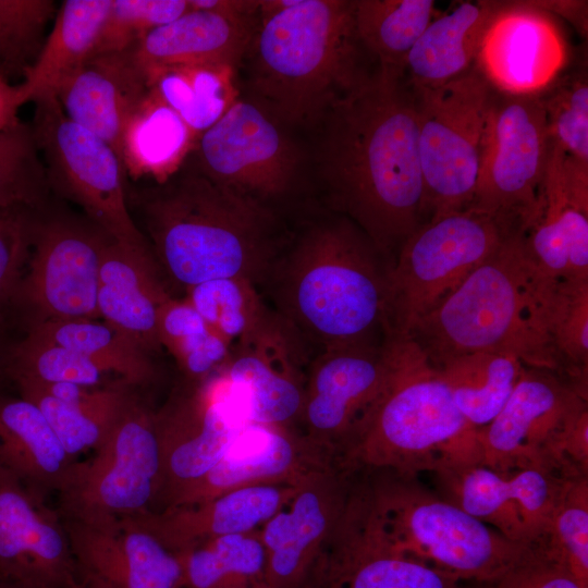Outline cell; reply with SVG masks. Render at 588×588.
I'll return each instance as SVG.
<instances>
[{
    "label": "cell",
    "mask_w": 588,
    "mask_h": 588,
    "mask_svg": "<svg viewBox=\"0 0 588 588\" xmlns=\"http://www.w3.org/2000/svg\"><path fill=\"white\" fill-rule=\"evenodd\" d=\"M524 367L512 355L477 352L452 357L436 368L462 416L478 429L504 406Z\"/></svg>",
    "instance_id": "e575fe53"
},
{
    "label": "cell",
    "mask_w": 588,
    "mask_h": 588,
    "mask_svg": "<svg viewBox=\"0 0 588 588\" xmlns=\"http://www.w3.org/2000/svg\"><path fill=\"white\" fill-rule=\"evenodd\" d=\"M158 339L186 381L197 382L228 364L232 346L184 298L170 296L158 311Z\"/></svg>",
    "instance_id": "b9f144b4"
},
{
    "label": "cell",
    "mask_w": 588,
    "mask_h": 588,
    "mask_svg": "<svg viewBox=\"0 0 588 588\" xmlns=\"http://www.w3.org/2000/svg\"><path fill=\"white\" fill-rule=\"evenodd\" d=\"M320 123L317 162L331 206L391 265L422 223L416 98L404 68L379 63Z\"/></svg>",
    "instance_id": "6da1fadb"
},
{
    "label": "cell",
    "mask_w": 588,
    "mask_h": 588,
    "mask_svg": "<svg viewBox=\"0 0 588 588\" xmlns=\"http://www.w3.org/2000/svg\"><path fill=\"white\" fill-rule=\"evenodd\" d=\"M550 140L564 152L588 162V62L585 44L574 48L566 68L537 95Z\"/></svg>",
    "instance_id": "7bdbcfd3"
},
{
    "label": "cell",
    "mask_w": 588,
    "mask_h": 588,
    "mask_svg": "<svg viewBox=\"0 0 588 588\" xmlns=\"http://www.w3.org/2000/svg\"><path fill=\"white\" fill-rule=\"evenodd\" d=\"M7 370L12 379L26 378L41 383L114 384L106 382L109 373L88 357L29 334L13 348Z\"/></svg>",
    "instance_id": "c3c4849f"
},
{
    "label": "cell",
    "mask_w": 588,
    "mask_h": 588,
    "mask_svg": "<svg viewBox=\"0 0 588 588\" xmlns=\"http://www.w3.org/2000/svg\"><path fill=\"white\" fill-rule=\"evenodd\" d=\"M76 568L63 518L0 466V579L62 588Z\"/></svg>",
    "instance_id": "cb8c5ba5"
},
{
    "label": "cell",
    "mask_w": 588,
    "mask_h": 588,
    "mask_svg": "<svg viewBox=\"0 0 588 588\" xmlns=\"http://www.w3.org/2000/svg\"><path fill=\"white\" fill-rule=\"evenodd\" d=\"M175 554L183 588H266L259 529L206 540Z\"/></svg>",
    "instance_id": "74e56055"
},
{
    "label": "cell",
    "mask_w": 588,
    "mask_h": 588,
    "mask_svg": "<svg viewBox=\"0 0 588 588\" xmlns=\"http://www.w3.org/2000/svg\"><path fill=\"white\" fill-rule=\"evenodd\" d=\"M197 136L151 89L126 125L122 160L126 175L163 183L181 170Z\"/></svg>",
    "instance_id": "836d02e7"
},
{
    "label": "cell",
    "mask_w": 588,
    "mask_h": 588,
    "mask_svg": "<svg viewBox=\"0 0 588 588\" xmlns=\"http://www.w3.org/2000/svg\"><path fill=\"white\" fill-rule=\"evenodd\" d=\"M564 157L551 142L539 211L523 234L531 267L548 282L588 279V189L567 177Z\"/></svg>",
    "instance_id": "484cf974"
},
{
    "label": "cell",
    "mask_w": 588,
    "mask_h": 588,
    "mask_svg": "<svg viewBox=\"0 0 588 588\" xmlns=\"http://www.w3.org/2000/svg\"><path fill=\"white\" fill-rule=\"evenodd\" d=\"M25 105L20 86L11 85L0 76V132L13 128L21 124L17 112Z\"/></svg>",
    "instance_id": "db71d44e"
},
{
    "label": "cell",
    "mask_w": 588,
    "mask_h": 588,
    "mask_svg": "<svg viewBox=\"0 0 588 588\" xmlns=\"http://www.w3.org/2000/svg\"><path fill=\"white\" fill-rule=\"evenodd\" d=\"M532 547L588 588V476L563 482L548 526Z\"/></svg>",
    "instance_id": "f6af8a7d"
},
{
    "label": "cell",
    "mask_w": 588,
    "mask_h": 588,
    "mask_svg": "<svg viewBox=\"0 0 588 588\" xmlns=\"http://www.w3.org/2000/svg\"><path fill=\"white\" fill-rule=\"evenodd\" d=\"M311 588H477V584L395 550L376 525L357 477Z\"/></svg>",
    "instance_id": "ffe728a7"
},
{
    "label": "cell",
    "mask_w": 588,
    "mask_h": 588,
    "mask_svg": "<svg viewBox=\"0 0 588 588\" xmlns=\"http://www.w3.org/2000/svg\"><path fill=\"white\" fill-rule=\"evenodd\" d=\"M336 464L335 455L295 427L248 422L220 461L167 507L197 504L253 485L301 486Z\"/></svg>",
    "instance_id": "7402d4cb"
},
{
    "label": "cell",
    "mask_w": 588,
    "mask_h": 588,
    "mask_svg": "<svg viewBox=\"0 0 588 588\" xmlns=\"http://www.w3.org/2000/svg\"><path fill=\"white\" fill-rule=\"evenodd\" d=\"M29 335L73 350L132 388L152 382L150 354L128 336L97 319L47 321L29 328Z\"/></svg>",
    "instance_id": "d590c367"
},
{
    "label": "cell",
    "mask_w": 588,
    "mask_h": 588,
    "mask_svg": "<svg viewBox=\"0 0 588 588\" xmlns=\"http://www.w3.org/2000/svg\"><path fill=\"white\" fill-rule=\"evenodd\" d=\"M56 13L52 0H0L1 77H24L39 54Z\"/></svg>",
    "instance_id": "7dc6e473"
},
{
    "label": "cell",
    "mask_w": 588,
    "mask_h": 588,
    "mask_svg": "<svg viewBox=\"0 0 588 588\" xmlns=\"http://www.w3.org/2000/svg\"><path fill=\"white\" fill-rule=\"evenodd\" d=\"M248 44L250 99L284 126H314L378 65L354 24V0H262Z\"/></svg>",
    "instance_id": "7a4b0ae2"
},
{
    "label": "cell",
    "mask_w": 588,
    "mask_h": 588,
    "mask_svg": "<svg viewBox=\"0 0 588 588\" xmlns=\"http://www.w3.org/2000/svg\"><path fill=\"white\" fill-rule=\"evenodd\" d=\"M160 485L155 412L132 389L94 456L73 464L59 513L87 524L138 516L155 510Z\"/></svg>",
    "instance_id": "8fae6325"
},
{
    "label": "cell",
    "mask_w": 588,
    "mask_h": 588,
    "mask_svg": "<svg viewBox=\"0 0 588 588\" xmlns=\"http://www.w3.org/2000/svg\"><path fill=\"white\" fill-rule=\"evenodd\" d=\"M433 19V0H354L358 39L381 64L404 68Z\"/></svg>",
    "instance_id": "ab89813d"
},
{
    "label": "cell",
    "mask_w": 588,
    "mask_h": 588,
    "mask_svg": "<svg viewBox=\"0 0 588 588\" xmlns=\"http://www.w3.org/2000/svg\"><path fill=\"white\" fill-rule=\"evenodd\" d=\"M478 463L501 474L588 476V394L560 373L525 366L504 406L477 429Z\"/></svg>",
    "instance_id": "ba28073f"
},
{
    "label": "cell",
    "mask_w": 588,
    "mask_h": 588,
    "mask_svg": "<svg viewBox=\"0 0 588 588\" xmlns=\"http://www.w3.org/2000/svg\"><path fill=\"white\" fill-rule=\"evenodd\" d=\"M48 205L35 213L29 253L11 301L27 308L30 327L99 319V271L112 238L85 216L50 212Z\"/></svg>",
    "instance_id": "4fadbf2b"
},
{
    "label": "cell",
    "mask_w": 588,
    "mask_h": 588,
    "mask_svg": "<svg viewBox=\"0 0 588 588\" xmlns=\"http://www.w3.org/2000/svg\"><path fill=\"white\" fill-rule=\"evenodd\" d=\"M185 290V299L232 347L271 315L256 284L244 278L215 279Z\"/></svg>",
    "instance_id": "ee69618b"
},
{
    "label": "cell",
    "mask_w": 588,
    "mask_h": 588,
    "mask_svg": "<svg viewBox=\"0 0 588 588\" xmlns=\"http://www.w3.org/2000/svg\"><path fill=\"white\" fill-rule=\"evenodd\" d=\"M433 475L441 498L509 540L529 547L543 535L562 485L568 479L532 468L501 475L479 463Z\"/></svg>",
    "instance_id": "44dd1931"
},
{
    "label": "cell",
    "mask_w": 588,
    "mask_h": 588,
    "mask_svg": "<svg viewBox=\"0 0 588 588\" xmlns=\"http://www.w3.org/2000/svg\"><path fill=\"white\" fill-rule=\"evenodd\" d=\"M543 313L559 373L588 394V279L548 283Z\"/></svg>",
    "instance_id": "60d3db41"
},
{
    "label": "cell",
    "mask_w": 588,
    "mask_h": 588,
    "mask_svg": "<svg viewBox=\"0 0 588 588\" xmlns=\"http://www.w3.org/2000/svg\"><path fill=\"white\" fill-rule=\"evenodd\" d=\"M37 210L0 209V311L12 299L27 260Z\"/></svg>",
    "instance_id": "f907efd6"
},
{
    "label": "cell",
    "mask_w": 588,
    "mask_h": 588,
    "mask_svg": "<svg viewBox=\"0 0 588 588\" xmlns=\"http://www.w3.org/2000/svg\"><path fill=\"white\" fill-rule=\"evenodd\" d=\"M112 0H65L20 90L24 103L56 97L94 54Z\"/></svg>",
    "instance_id": "1f68e13d"
},
{
    "label": "cell",
    "mask_w": 588,
    "mask_h": 588,
    "mask_svg": "<svg viewBox=\"0 0 588 588\" xmlns=\"http://www.w3.org/2000/svg\"><path fill=\"white\" fill-rule=\"evenodd\" d=\"M0 588H20V587L0 579Z\"/></svg>",
    "instance_id": "6f0895ef"
},
{
    "label": "cell",
    "mask_w": 588,
    "mask_h": 588,
    "mask_svg": "<svg viewBox=\"0 0 588 588\" xmlns=\"http://www.w3.org/2000/svg\"><path fill=\"white\" fill-rule=\"evenodd\" d=\"M385 340L387 385L340 464L356 473L419 476L478 463L477 429L455 406L437 368L412 340L388 334Z\"/></svg>",
    "instance_id": "8992f818"
},
{
    "label": "cell",
    "mask_w": 588,
    "mask_h": 588,
    "mask_svg": "<svg viewBox=\"0 0 588 588\" xmlns=\"http://www.w3.org/2000/svg\"><path fill=\"white\" fill-rule=\"evenodd\" d=\"M550 147L537 95L492 88L479 175L468 209L502 217L525 232L539 211Z\"/></svg>",
    "instance_id": "5bb4252c"
},
{
    "label": "cell",
    "mask_w": 588,
    "mask_h": 588,
    "mask_svg": "<svg viewBox=\"0 0 588 588\" xmlns=\"http://www.w3.org/2000/svg\"><path fill=\"white\" fill-rule=\"evenodd\" d=\"M522 232L510 220L476 209L419 225L388 269L384 334L406 338L418 319Z\"/></svg>",
    "instance_id": "9c48e42d"
},
{
    "label": "cell",
    "mask_w": 588,
    "mask_h": 588,
    "mask_svg": "<svg viewBox=\"0 0 588 588\" xmlns=\"http://www.w3.org/2000/svg\"><path fill=\"white\" fill-rule=\"evenodd\" d=\"M192 10L212 11L237 15H255L259 1L241 0H188Z\"/></svg>",
    "instance_id": "11a10c76"
},
{
    "label": "cell",
    "mask_w": 588,
    "mask_h": 588,
    "mask_svg": "<svg viewBox=\"0 0 588 588\" xmlns=\"http://www.w3.org/2000/svg\"><path fill=\"white\" fill-rule=\"evenodd\" d=\"M189 10L188 0H112L93 57L124 51Z\"/></svg>",
    "instance_id": "681fc988"
},
{
    "label": "cell",
    "mask_w": 588,
    "mask_h": 588,
    "mask_svg": "<svg viewBox=\"0 0 588 588\" xmlns=\"http://www.w3.org/2000/svg\"><path fill=\"white\" fill-rule=\"evenodd\" d=\"M562 20L534 1H495L475 68L495 90L538 95L569 63Z\"/></svg>",
    "instance_id": "d6986e66"
},
{
    "label": "cell",
    "mask_w": 588,
    "mask_h": 588,
    "mask_svg": "<svg viewBox=\"0 0 588 588\" xmlns=\"http://www.w3.org/2000/svg\"><path fill=\"white\" fill-rule=\"evenodd\" d=\"M35 103L32 130L51 193L78 205L112 240L140 253H152L132 218L126 172L101 138L70 120L56 97Z\"/></svg>",
    "instance_id": "7c38bea8"
},
{
    "label": "cell",
    "mask_w": 588,
    "mask_h": 588,
    "mask_svg": "<svg viewBox=\"0 0 588 588\" xmlns=\"http://www.w3.org/2000/svg\"><path fill=\"white\" fill-rule=\"evenodd\" d=\"M51 194L30 125L0 132V209H41Z\"/></svg>",
    "instance_id": "bcb514c9"
},
{
    "label": "cell",
    "mask_w": 588,
    "mask_h": 588,
    "mask_svg": "<svg viewBox=\"0 0 588 588\" xmlns=\"http://www.w3.org/2000/svg\"><path fill=\"white\" fill-rule=\"evenodd\" d=\"M299 486H247L189 505H177L137 517L172 552L222 536L259 529L296 493Z\"/></svg>",
    "instance_id": "83f0119b"
},
{
    "label": "cell",
    "mask_w": 588,
    "mask_h": 588,
    "mask_svg": "<svg viewBox=\"0 0 588 588\" xmlns=\"http://www.w3.org/2000/svg\"><path fill=\"white\" fill-rule=\"evenodd\" d=\"M248 424L222 370L173 390L155 412L161 485L155 510L167 507L224 455Z\"/></svg>",
    "instance_id": "2e32d148"
},
{
    "label": "cell",
    "mask_w": 588,
    "mask_h": 588,
    "mask_svg": "<svg viewBox=\"0 0 588 588\" xmlns=\"http://www.w3.org/2000/svg\"><path fill=\"white\" fill-rule=\"evenodd\" d=\"M390 353L364 343L322 351L306 376L302 432L340 462L367 424L387 385Z\"/></svg>",
    "instance_id": "e0dca14e"
},
{
    "label": "cell",
    "mask_w": 588,
    "mask_h": 588,
    "mask_svg": "<svg viewBox=\"0 0 588 588\" xmlns=\"http://www.w3.org/2000/svg\"><path fill=\"white\" fill-rule=\"evenodd\" d=\"M294 332L271 314L232 347L222 373L248 422L294 427L298 421L307 373Z\"/></svg>",
    "instance_id": "603a6c76"
},
{
    "label": "cell",
    "mask_w": 588,
    "mask_h": 588,
    "mask_svg": "<svg viewBox=\"0 0 588 588\" xmlns=\"http://www.w3.org/2000/svg\"><path fill=\"white\" fill-rule=\"evenodd\" d=\"M255 28L254 15L189 10L149 32L132 47L148 76L180 65L216 64L237 68Z\"/></svg>",
    "instance_id": "f1b7e54d"
},
{
    "label": "cell",
    "mask_w": 588,
    "mask_h": 588,
    "mask_svg": "<svg viewBox=\"0 0 588 588\" xmlns=\"http://www.w3.org/2000/svg\"><path fill=\"white\" fill-rule=\"evenodd\" d=\"M235 71L216 64L172 66L151 73L148 84L199 137L238 98Z\"/></svg>",
    "instance_id": "8d00e7d4"
},
{
    "label": "cell",
    "mask_w": 588,
    "mask_h": 588,
    "mask_svg": "<svg viewBox=\"0 0 588 588\" xmlns=\"http://www.w3.org/2000/svg\"><path fill=\"white\" fill-rule=\"evenodd\" d=\"M74 463L33 403L21 396H0L2 468L46 498L63 488Z\"/></svg>",
    "instance_id": "4dcf8cb0"
},
{
    "label": "cell",
    "mask_w": 588,
    "mask_h": 588,
    "mask_svg": "<svg viewBox=\"0 0 588 588\" xmlns=\"http://www.w3.org/2000/svg\"><path fill=\"white\" fill-rule=\"evenodd\" d=\"M20 396L33 403L45 416L66 453L75 460L96 450L110 431L132 388L125 383L103 387L91 400L79 403L59 401L25 379H13Z\"/></svg>",
    "instance_id": "f35d334b"
},
{
    "label": "cell",
    "mask_w": 588,
    "mask_h": 588,
    "mask_svg": "<svg viewBox=\"0 0 588 588\" xmlns=\"http://www.w3.org/2000/svg\"><path fill=\"white\" fill-rule=\"evenodd\" d=\"M75 562L117 588H183L180 561L137 516L87 524L63 518Z\"/></svg>",
    "instance_id": "d4e9b609"
},
{
    "label": "cell",
    "mask_w": 588,
    "mask_h": 588,
    "mask_svg": "<svg viewBox=\"0 0 588 588\" xmlns=\"http://www.w3.org/2000/svg\"><path fill=\"white\" fill-rule=\"evenodd\" d=\"M167 274L185 289L221 278L268 279L277 258L266 204L222 187L196 169L163 183L126 188Z\"/></svg>",
    "instance_id": "3957f363"
},
{
    "label": "cell",
    "mask_w": 588,
    "mask_h": 588,
    "mask_svg": "<svg viewBox=\"0 0 588 588\" xmlns=\"http://www.w3.org/2000/svg\"><path fill=\"white\" fill-rule=\"evenodd\" d=\"M390 262L370 238L341 216L309 230L274 277L282 317L296 332L329 348L372 343L384 334Z\"/></svg>",
    "instance_id": "277c9868"
},
{
    "label": "cell",
    "mask_w": 588,
    "mask_h": 588,
    "mask_svg": "<svg viewBox=\"0 0 588 588\" xmlns=\"http://www.w3.org/2000/svg\"><path fill=\"white\" fill-rule=\"evenodd\" d=\"M541 9L572 24L586 40L587 1H534Z\"/></svg>",
    "instance_id": "f5cc1de1"
},
{
    "label": "cell",
    "mask_w": 588,
    "mask_h": 588,
    "mask_svg": "<svg viewBox=\"0 0 588 588\" xmlns=\"http://www.w3.org/2000/svg\"><path fill=\"white\" fill-rule=\"evenodd\" d=\"M62 588H117L76 564L74 573Z\"/></svg>",
    "instance_id": "9f6ffc18"
},
{
    "label": "cell",
    "mask_w": 588,
    "mask_h": 588,
    "mask_svg": "<svg viewBox=\"0 0 588 588\" xmlns=\"http://www.w3.org/2000/svg\"><path fill=\"white\" fill-rule=\"evenodd\" d=\"M414 89L424 224L470 207L492 88L474 65L442 86Z\"/></svg>",
    "instance_id": "30bf717a"
},
{
    "label": "cell",
    "mask_w": 588,
    "mask_h": 588,
    "mask_svg": "<svg viewBox=\"0 0 588 588\" xmlns=\"http://www.w3.org/2000/svg\"><path fill=\"white\" fill-rule=\"evenodd\" d=\"M477 588H583L562 565L536 547L499 577Z\"/></svg>",
    "instance_id": "816d5d0a"
},
{
    "label": "cell",
    "mask_w": 588,
    "mask_h": 588,
    "mask_svg": "<svg viewBox=\"0 0 588 588\" xmlns=\"http://www.w3.org/2000/svg\"><path fill=\"white\" fill-rule=\"evenodd\" d=\"M370 514L401 553L457 579L490 581L531 547L509 540L422 485L418 476L360 471Z\"/></svg>",
    "instance_id": "52a82bcc"
},
{
    "label": "cell",
    "mask_w": 588,
    "mask_h": 588,
    "mask_svg": "<svg viewBox=\"0 0 588 588\" xmlns=\"http://www.w3.org/2000/svg\"><path fill=\"white\" fill-rule=\"evenodd\" d=\"M495 1L460 2L434 17L409 51L404 71L415 87L442 86L474 65Z\"/></svg>",
    "instance_id": "d6a6232c"
},
{
    "label": "cell",
    "mask_w": 588,
    "mask_h": 588,
    "mask_svg": "<svg viewBox=\"0 0 588 588\" xmlns=\"http://www.w3.org/2000/svg\"><path fill=\"white\" fill-rule=\"evenodd\" d=\"M359 471L340 463L310 477L260 528L266 588H311Z\"/></svg>",
    "instance_id": "ac0fdd59"
},
{
    "label": "cell",
    "mask_w": 588,
    "mask_h": 588,
    "mask_svg": "<svg viewBox=\"0 0 588 588\" xmlns=\"http://www.w3.org/2000/svg\"><path fill=\"white\" fill-rule=\"evenodd\" d=\"M149 93L131 47L91 57L64 83L57 99L70 120L106 142L123 164L126 125Z\"/></svg>",
    "instance_id": "4316f807"
},
{
    "label": "cell",
    "mask_w": 588,
    "mask_h": 588,
    "mask_svg": "<svg viewBox=\"0 0 588 588\" xmlns=\"http://www.w3.org/2000/svg\"><path fill=\"white\" fill-rule=\"evenodd\" d=\"M154 253H140L112 240L102 256L98 289L99 318L144 351L160 350L158 311L171 296Z\"/></svg>",
    "instance_id": "f546056e"
},
{
    "label": "cell",
    "mask_w": 588,
    "mask_h": 588,
    "mask_svg": "<svg viewBox=\"0 0 588 588\" xmlns=\"http://www.w3.org/2000/svg\"><path fill=\"white\" fill-rule=\"evenodd\" d=\"M193 152V168L211 182L264 204L291 188L301 163L285 126L244 98L199 135Z\"/></svg>",
    "instance_id": "9a60e30c"
},
{
    "label": "cell",
    "mask_w": 588,
    "mask_h": 588,
    "mask_svg": "<svg viewBox=\"0 0 588 588\" xmlns=\"http://www.w3.org/2000/svg\"><path fill=\"white\" fill-rule=\"evenodd\" d=\"M523 234L509 238L409 330L406 338L434 367L489 352L559 373L544 326L547 282L527 259Z\"/></svg>",
    "instance_id": "5b68a950"
}]
</instances>
